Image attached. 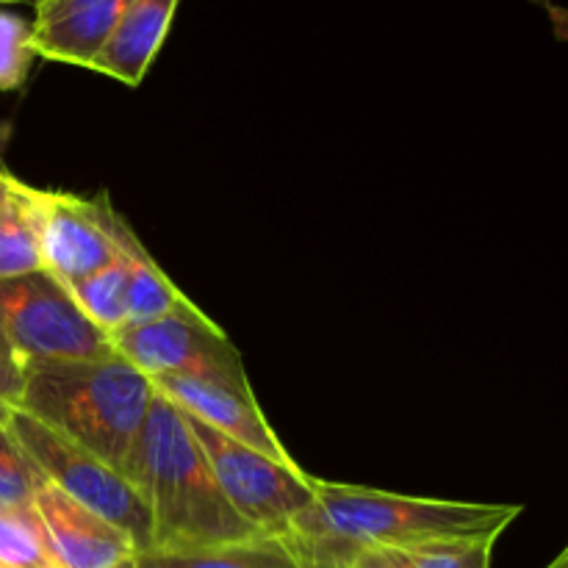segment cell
Masks as SVG:
<instances>
[{"label": "cell", "mask_w": 568, "mask_h": 568, "mask_svg": "<svg viewBox=\"0 0 568 568\" xmlns=\"http://www.w3.org/2000/svg\"><path fill=\"white\" fill-rule=\"evenodd\" d=\"M9 410H11V405L0 399V425H6V416H9Z\"/></svg>", "instance_id": "cb8c5ba5"}, {"label": "cell", "mask_w": 568, "mask_h": 568, "mask_svg": "<svg viewBox=\"0 0 568 568\" xmlns=\"http://www.w3.org/2000/svg\"><path fill=\"white\" fill-rule=\"evenodd\" d=\"M150 383L178 410L203 422L211 430L222 433L244 447L258 449L270 458L283 460V464H297L266 419L253 388H233L225 383L197 381V377H155Z\"/></svg>", "instance_id": "9c48e42d"}, {"label": "cell", "mask_w": 568, "mask_h": 568, "mask_svg": "<svg viewBox=\"0 0 568 568\" xmlns=\"http://www.w3.org/2000/svg\"><path fill=\"white\" fill-rule=\"evenodd\" d=\"M22 383H26V366L17 358L11 344L0 333V399L9 405H17L22 394Z\"/></svg>", "instance_id": "44dd1931"}, {"label": "cell", "mask_w": 568, "mask_h": 568, "mask_svg": "<svg viewBox=\"0 0 568 568\" xmlns=\"http://www.w3.org/2000/svg\"><path fill=\"white\" fill-rule=\"evenodd\" d=\"M70 294L78 308L83 311V316L109 338L131 322V314H128V266L120 258V253L103 270L72 283Z\"/></svg>", "instance_id": "e0dca14e"}, {"label": "cell", "mask_w": 568, "mask_h": 568, "mask_svg": "<svg viewBox=\"0 0 568 568\" xmlns=\"http://www.w3.org/2000/svg\"><path fill=\"white\" fill-rule=\"evenodd\" d=\"M0 333L22 366L114 355L111 338L83 316L70 288L44 270L0 281Z\"/></svg>", "instance_id": "8992f818"}, {"label": "cell", "mask_w": 568, "mask_h": 568, "mask_svg": "<svg viewBox=\"0 0 568 568\" xmlns=\"http://www.w3.org/2000/svg\"><path fill=\"white\" fill-rule=\"evenodd\" d=\"M139 568H320L288 536H255L192 552H142Z\"/></svg>", "instance_id": "5bb4252c"}, {"label": "cell", "mask_w": 568, "mask_h": 568, "mask_svg": "<svg viewBox=\"0 0 568 568\" xmlns=\"http://www.w3.org/2000/svg\"><path fill=\"white\" fill-rule=\"evenodd\" d=\"M0 568H61L33 508L0 510Z\"/></svg>", "instance_id": "ac0fdd59"}, {"label": "cell", "mask_w": 568, "mask_h": 568, "mask_svg": "<svg viewBox=\"0 0 568 568\" xmlns=\"http://www.w3.org/2000/svg\"><path fill=\"white\" fill-rule=\"evenodd\" d=\"M37 50L33 28L26 17L0 6V92H14L28 81Z\"/></svg>", "instance_id": "ffe728a7"}, {"label": "cell", "mask_w": 568, "mask_h": 568, "mask_svg": "<svg viewBox=\"0 0 568 568\" xmlns=\"http://www.w3.org/2000/svg\"><path fill=\"white\" fill-rule=\"evenodd\" d=\"M178 3L181 0H131L92 70L139 87L170 33Z\"/></svg>", "instance_id": "7c38bea8"}, {"label": "cell", "mask_w": 568, "mask_h": 568, "mask_svg": "<svg viewBox=\"0 0 568 568\" xmlns=\"http://www.w3.org/2000/svg\"><path fill=\"white\" fill-rule=\"evenodd\" d=\"M155 388L120 355L26 366L14 408L122 471Z\"/></svg>", "instance_id": "3957f363"}, {"label": "cell", "mask_w": 568, "mask_h": 568, "mask_svg": "<svg viewBox=\"0 0 568 568\" xmlns=\"http://www.w3.org/2000/svg\"><path fill=\"white\" fill-rule=\"evenodd\" d=\"M122 475L150 514V552H192L261 536L225 499L186 416L159 392Z\"/></svg>", "instance_id": "7a4b0ae2"}, {"label": "cell", "mask_w": 568, "mask_h": 568, "mask_svg": "<svg viewBox=\"0 0 568 568\" xmlns=\"http://www.w3.org/2000/svg\"><path fill=\"white\" fill-rule=\"evenodd\" d=\"M44 477L28 458L26 449L17 444L9 427L0 425V510L33 508Z\"/></svg>", "instance_id": "d6986e66"}, {"label": "cell", "mask_w": 568, "mask_h": 568, "mask_svg": "<svg viewBox=\"0 0 568 568\" xmlns=\"http://www.w3.org/2000/svg\"><path fill=\"white\" fill-rule=\"evenodd\" d=\"M521 505L408 497L381 488L316 480V499L288 538L320 568H347L364 549L497 538L519 519Z\"/></svg>", "instance_id": "6da1fadb"}, {"label": "cell", "mask_w": 568, "mask_h": 568, "mask_svg": "<svg viewBox=\"0 0 568 568\" xmlns=\"http://www.w3.org/2000/svg\"><path fill=\"white\" fill-rule=\"evenodd\" d=\"M116 253L128 266V314L131 322L161 320V316H200L203 311L164 275L131 222L114 209L111 214ZM128 322V325H131Z\"/></svg>", "instance_id": "4fadbf2b"}, {"label": "cell", "mask_w": 568, "mask_h": 568, "mask_svg": "<svg viewBox=\"0 0 568 568\" xmlns=\"http://www.w3.org/2000/svg\"><path fill=\"white\" fill-rule=\"evenodd\" d=\"M28 3H37V0H28Z\"/></svg>", "instance_id": "484cf974"}, {"label": "cell", "mask_w": 568, "mask_h": 568, "mask_svg": "<svg viewBox=\"0 0 568 568\" xmlns=\"http://www.w3.org/2000/svg\"><path fill=\"white\" fill-rule=\"evenodd\" d=\"M6 427L33 460L44 483L128 532L139 552H150V514L133 483L120 469L75 447L14 405L6 416Z\"/></svg>", "instance_id": "277c9868"}, {"label": "cell", "mask_w": 568, "mask_h": 568, "mask_svg": "<svg viewBox=\"0 0 568 568\" xmlns=\"http://www.w3.org/2000/svg\"><path fill=\"white\" fill-rule=\"evenodd\" d=\"M111 349L148 381L197 377L233 388H253L242 353L209 314L131 322L111 336Z\"/></svg>", "instance_id": "52a82bcc"}, {"label": "cell", "mask_w": 568, "mask_h": 568, "mask_svg": "<svg viewBox=\"0 0 568 568\" xmlns=\"http://www.w3.org/2000/svg\"><path fill=\"white\" fill-rule=\"evenodd\" d=\"M494 547H497V538L364 549L349 560L347 568H491Z\"/></svg>", "instance_id": "2e32d148"}, {"label": "cell", "mask_w": 568, "mask_h": 568, "mask_svg": "<svg viewBox=\"0 0 568 568\" xmlns=\"http://www.w3.org/2000/svg\"><path fill=\"white\" fill-rule=\"evenodd\" d=\"M9 181H11V172L0 170V197H3L6 189H9Z\"/></svg>", "instance_id": "603a6c76"}, {"label": "cell", "mask_w": 568, "mask_h": 568, "mask_svg": "<svg viewBox=\"0 0 568 568\" xmlns=\"http://www.w3.org/2000/svg\"><path fill=\"white\" fill-rule=\"evenodd\" d=\"M186 425L231 508L261 536H288L297 516L314 505L316 477L300 464H283L258 449L244 447L192 416H186Z\"/></svg>", "instance_id": "5b68a950"}, {"label": "cell", "mask_w": 568, "mask_h": 568, "mask_svg": "<svg viewBox=\"0 0 568 568\" xmlns=\"http://www.w3.org/2000/svg\"><path fill=\"white\" fill-rule=\"evenodd\" d=\"M11 3H28V0H0V6H11Z\"/></svg>", "instance_id": "d4e9b609"}, {"label": "cell", "mask_w": 568, "mask_h": 568, "mask_svg": "<svg viewBox=\"0 0 568 568\" xmlns=\"http://www.w3.org/2000/svg\"><path fill=\"white\" fill-rule=\"evenodd\" d=\"M44 270L39 227L33 216L28 183L11 175L9 189L0 197V281L31 275Z\"/></svg>", "instance_id": "9a60e30c"}, {"label": "cell", "mask_w": 568, "mask_h": 568, "mask_svg": "<svg viewBox=\"0 0 568 568\" xmlns=\"http://www.w3.org/2000/svg\"><path fill=\"white\" fill-rule=\"evenodd\" d=\"M547 568H568V547L564 549V552H560L558 555V558H555L552 560V564H549Z\"/></svg>", "instance_id": "7402d4cb"}, {"label": "cell", "mask_w": 568, "mask_h": 568, "mask_svg": "<svg viewBox=\"0 0 568 568\" xmlns=\"http://www.w3.org/2000/svg\"><path fill=\"white\" fill-rule=\"evenodd\" d=\"M131 0H37L33 50L39 59L92 70Z\"/></svg>", "instance_id": "8fae6325"}, {"label": "cell", "mask_w": 568, "mask_h": 568, "mask_svg": "<svg viewBox=\"0 0 568 568\" xmlns=\"http://www.w3.org/2000/svg\"><path fill=\"white\" fill-rule=\"evenodd\" d=\"M61 568H139V547L128 532L44 483L33 499Z\"/></svg>", "instance_id": "30bf717a"}, {"label": "cell", "mask_w": 568, "mask_h": 568, "mask_svg": "<svg viewBox=\"0 0 568 568\" xmlns=\"http://www.w3.org/2000/svg\"><path fill=\"white\" fill-rule=\"evenodd\" d=\"M28 197L37 216L44 272H50L67 288L116 258V242L111 231L114 205L109 194L81 197V194L28 186Z\"/></svg>", "instance_id": "ba28073f"}]
</instances>
